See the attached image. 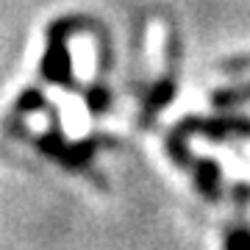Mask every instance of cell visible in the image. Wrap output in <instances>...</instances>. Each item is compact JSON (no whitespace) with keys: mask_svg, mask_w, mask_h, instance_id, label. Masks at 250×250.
I'll list each match as a JSON object with an SVG mask.
<instances>
[{"mask_svg":"<svg viewBox=\"0 0 250 250\" xmlns=\"http://www.w3.org/2000/svg\"><path fill=\"white\" fill-rule=\"evenodd\" d=\"M45 70L50 75V81H56V83H64V75L70 78V56H67L62 25H56L53 34H50V47H47V56H45Z\"/></svg>","mask_w":250,"mask_h":250,"instance_id":"6da1fadb","label":"cell"},{"mask_svg":"<svg viewBox=\"0 0 250 250\" xmlns=\"http://www.w3.org/2000/svg\"><path fill=\"white\" fill-rule=\"evenodd\" d=\"M25 100H36V95H28ZM39 103H20V108H36Z\"/></svg>","mask_w":250,"mask_h":250,"instance_id":"7a4b0ae2","label":"cell"}]
</instances>
